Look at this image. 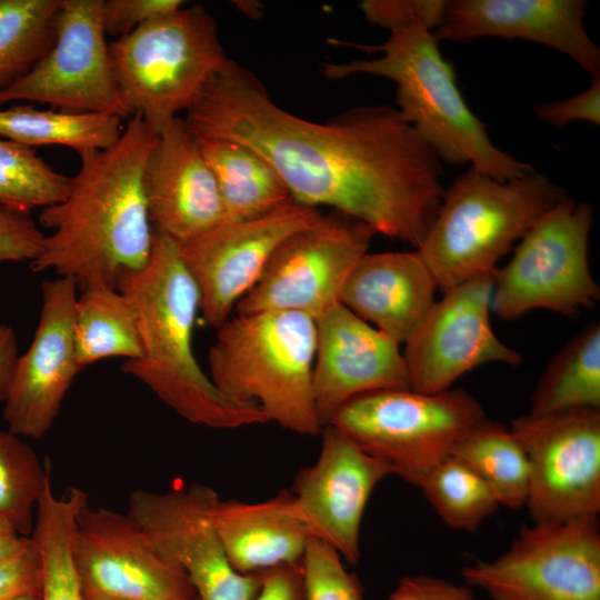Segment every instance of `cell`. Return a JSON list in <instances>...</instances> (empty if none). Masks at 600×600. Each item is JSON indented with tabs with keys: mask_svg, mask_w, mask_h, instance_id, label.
I'll use <instances>...</instances> for the list:
<instances>
[{
	"mask_svg": "<svg viewBox=\"0 0 600 600\" xmlns=\"http://www.w3.org/2000/svg\"><path fill=\"white\" fill-rule=\"evenodd\" d=\"M184 121L198 138L256 151L292 201L329 207L417 249L442 200L443 162L397 108L361 106L326 122L306 120L228 59Z\"/></svg>",
	"mask_w": 600,
	"mask_h": 600,
	"instance_id": "obj_1",
	"label": "cell"
},
{
	"mask_svg": "<svg viewBox=\"0 0 600 600\" xmlns=\"http://www.w3.org/2000/svg\"><path fill=\"white\" fill-rule=\"evenodd\" d=\"M158 136L133 114L116 144L79 156L64 199L39 214L51 232L30 263L34 272L51 270L81 289L96 282L116 286L122 274L147 264L154 230L143 172Z\"/></svg>",
	"mask_w": 600,
	"mask_h": 600,
	"instance_id": "obj_2",
	"label": "cell"
},
{
	"mask_svg": "<svg viewBox=\"0 0 600 600\" xmlns=\"http://www.w3.org/2000/svg\"><path fill=\"white\" fill-rule=\"evenodd\" d=\"M116 287L136 310L141 342V356L121 364L124 373L191 423L223 430L268 423L257 406L221 393L199 366L192 340L200 294L178 243L154 232L147 264Z\"/></svg>",
	"mask_w": 600,
	"mask_h": 600,
	"instance_id": "obj_3",
	"label": "cell"
},
{
	"mask_svg": "<svg viewBox=\"0 0 600 600\" xmlns=\"http://www.w3.org/2000/svg\"><path fill=\"white\" fill-rule=\"evenodd\" d=\"M357 47L379 57L326 63L323 76L337 80L364 73L392 80L397 109L443 163H469L499 181L534 170L491 141L486 126L463 99L454 70L442 57L432 31L414 26L390 32L383 43Z\"/></svg>",
	"mask_w": 600,
	"mask_h": 600,
	"instance_id": "obj_4",
	"label": "cell"
},
{
	"mask_svg": "<svg viewBox=\"0 0 600 600\" xmlns=\"http://www.w3.org/2000/svg\"><path fill=\"white\" fill-rule=\"evenodd\" d=\"M210 380L226 397L257 406L268 422L320 434L313 392L316 320L292 311L237 313L218 327Z\"/></svg>",
	"mask_w": 600,
	"mask_h": 600,
	"instance_id": "obj_5",
	"label": "cell"
},
{
	"mask_svg": "<svg viewBox=\"0 0 600 600\" xmlns=\"http://www.w3.org/2000/svg\"><path fill=\"white\" fill-rule=\"evenodd\" d=\"M564 197L560 187L534 170L499 181L470 167L444 189L417 251L444 292L494 271L514 242Z\"/></svg>",
	"mask_w": 600,
	"mask_h": 600,
	"instance_id": "obj_6",
	"label": "cell"
},
{
	"mask_svg": "<svg viewBox=\"0 0 600 600\" xmlns=\"http://www.w3.org/2000/svg\"><path fill=\"white\" fill-rule=\"evenodd\" d=\"M122 103L158 134L188 111L229 59L200 4L156 18L109 42Z\"/></svg>",
	"mask_w": 600,
	"mask_h": 600,
	"instance_id": "obj_7",
	"label": "cell"
},
{
	"mask_svg": "<svg viewBox=\"0 0 600 600\" xmlns=\"http://www.w3.org/2000/svg\"><path fill=\"white\" fill-rule=\"evenodd\" d=\"M488 417L467 391L450 388L422 393L410 388L361 394L331 420L393 474L417 487L437 463Z\"/></svg>",
	"mask_w": 600,
	"mask_h": 600,
	"instance_id": "obj_8",
	"label": "cell"
},
{
	"mask_svg": "<svg viewBox=\"0 0 600 600\" xmlns=\"http://www.w3.org/2000/svg\"><path fill=\"white\" fill-rule=\"evenodd\" d=\"M593 211L567 196L524 234L510 261L493 271L491 310L516 320L547 309L572 318L591 308L600 288L588 260Z\"/></svg>",
	"mask_w": 600,
	"mask_h": 600,
	"instance_id": "obj_9",
	"label": "cell"
},
{
	"mask_svg": "<svg viewBox=\"0 0 600 600\" xmlns=\"http://www.w3.org/2000/svg\"><path fill=\"white\" fill-rule=\"evenodd\" d=\"M461 574L492 600H600L598 518L522 526L506 552Z\"/></svg>",
	"mask_w": 600,
	"mask_h": 600,
	"instance_id": "obj_10",
	"label": "cell"
},
{
	"mask_svg": "<svg viewBox=\"0 0 600 600\" xmlns=\"http://www.w3.org/2000/svg\"><path fill=\"white\" fill-rule=\"evenodd\" d=\"M510 431L529 461L526 507L533 523L600 513V409L580 408L512 419Z\"/></svg>",
	"mask_w": 600,
	"mask_h": 600,
	"instance_id": "obj_11",
	"label": "cell"
},
{
	"mask_svg": "<svg viewBox=\"0 0 600 600\" xmlns=\"http://www.w3.org/2000/svg\"><path fill=\"white\" fill-rule=\"evenodd\" d=\"M374 234L357 219L336 211L322 214L279 243L236 312L292 311L316 320L340 302L350 271Z\"/></svg>",
	"mask_w": 600,
	"mask_h": 600,
	"instance_id": "obj_12",
	"label": "cell"
},
{
	"mask_svg": "<svg viewBox=\"0 0 600 600\" xmlns=\"http://www.w3.org/2000/svg\"><path fill=\"white\" fill-rule=\"evenodd\" d=\"M219 499L209 486L180 481L163 492L134 490L127 513L186 573L199 600H252L262 573L241 574L230 564L213 521Z\"/></svg>",
	"mask_w": 600,
	"mask_h": 600,
	"instance_id": "obj_13",
	"label": "cell"
},
{
	"mask_svg": "<svg viewBox=\"0 0 600 600\" xmlns=\"http://www.w3.org/2000/svg\"><path fill=\"white\" fill-rule=\"evenodd\" d=\"M102 0H61L54 39L31 71L0 91V104L40 102L76 112L128 118L101 22Z\"/></svg>",
	"mask_w": 600,
	"mask_h": 600,
	"instance_id": "obj_14",
	"label": "cell"
},
{
	"mask_svg": "<svg viewBox=\"0 0 600 600\" xmlns=\"http://www.w3.org/2000/svg\"><path fill=\"white\" fill-rule=\"evenodd\" d=\"M72 556L84 600H197L186 573L168 561L128 513L84 506Z\"/></svg>",
	"mask_w": 600,
	"mask_h": 600,
	"instance_id": "obj_15",
	"label": "cell"
},
{
	"mask_svg": "<svg viewBox=\"0 0 600 600\" xmlns=\"http://www.w3.org/2000/svg\"><path fill=\"white\" fill-rule=\"evenodd\" d=\"M493 271L444 291L404 343L410 389L438 393L490 362L517 366L521 356L498 339L490 323Z\"/></svg>",
	"mask_w": 600,
	"mask_h": 600,
	"instance_id": "obj_16",
	"label": "cell"
},
{
	"mask_svg": "<svg viewBox=\"0 0 600 600\" xmlns=\"http://www.w3.org/2000/svg\"><path fill=\"white\" fill-rule=\"evenodd\" d=\"M321 216L319 209L290 200L263 217L223 221L179 244L199 290L203 321L216 329L224 323L259 281L279 243Z\"/></svg>",
	"mask_w": 600,
	"mask_h": 600,
	"instance_id": "obj_17",
	"label": "cell"
},
{
	"mask_svg": "<svg viewBox=\"0 0 600 600\" xmlns=\"http://www.w3.org/2000/svg\"><path fill=\"white\" fill-rule=\"evenodd\" d=\"M320 433L317 460L297 473L289 490L312 537L329 544L348 563L357 564L368 501L393 470L337 426L330 423Z\"/></svg>",
	"mask_w": 600,
	"mask_h": 600,
	"instance_id": "obj_18",
	"label": "cell"
},
{
	"mask_svg": "<svg viewBox=\"0 0 600 600\" xmlns=\"http://www.w3.org/2000/svg\"><path fill=\"white\" fill-rule=\"evenodd\" d=\"M78 284L67 277L42 283L33 339L19 356L2 418L19 437L42 438L52 427L77 374L73 313Z\"/></svg>",
	"mask_w": 600,
	"mask_h": 600,
	"instance_id": "obj_19",
	"label": "cell"
},
{
	"mask_svg": "<svg viewBox=\"0 0 600 600\" xmlns=\"http://www.w3.org/2000/svg\"><path fill=\"white\" fill-rule=\"evenodd\" d=\"M312 392L322 428L364 393L410 388L400 344L341 302L316 319Z\"/></svg>",
	"mask_w": 600,
	"mask_h": 600,
	"instance_id": "obj_20",
	"label": "cell"
},
{
	"mask_svg": "<svg viewBox=\"0 0 600 600\" xmlns=\"http://www.w3.org/2000/svg\"><path fill=\"white\" fill-rule=\"evenodd\" d=\"M583 0L446 1L436 39H522L556 49L592 77L600 76V49L584 28Z\"/></svg>",
	"mask_w": 600,
	"mask_h": 600,
	"instance_id": "obj_21",
	"label": "cell"
},
{
	"mask_svg": "<svg viewBox=\"0 0 600 600\" xmlns=\"http://www.w3.org/2000/svg\"><path fill=\"white\" fill-rule=\"evenodd\" d=\"M143 190L154 232L178 244L224 221L216 179L183 118L159 133L146 162Z\"/></svg>",
	"mask_w": 600,
	"mask_h": 600,
	"instance_id": "obj_22",
	"label": "cell"
},
{
	"mask_svg": "<svg viewBox=\"0 0 600 600\" xmlns=\"http://www.w3.org/2000/svg\"><path fill=\"white\" fill-rule=\"evenodd\" d=\"M436 280L418 251L366 253L350 271L340 302L399 344L436 302Z\"/></svg>",
	"mask_w": 600,
	"mask_h": 600,
	"instance_id": "obj_23",
	"label": "cell"
},
{
	"mask_svg": "<svg viewBox=\"0 0 600 600\" xmlns=\"http://www.w3.org/2000/svg\"><path fill=\"white\" fill-rule=\"evenodd\" d=\"M213 521L230 564L241 574L301 562L313 538L289 489L257 502L219 499Z\"/></svg>",
	"mask_w": 600,
	"mask_h": 600,
	"instance_id": "obj_24",
	"label": "cell"
},
{
	"mask_svg": "<svg viewBox=\"0 0 600 600\" xmlns=\"http://www.w3.org/2000/svg\"><path fill=\"white\" fill-rule=\"evenodd\" d=\"M198 139L217 182L224 221L257 219L291 200L274 170L249 147L229 140Z\"/></svg>",
	"mask_w": 600,
	"mask_h": 600,
	"instance_id": "obj_25",
	"label": "cell"
},
{
	"mask_svg": "<svg viewBox=\"0 0 600 600\" xmlns=\"http://www.w3.org/2000/svg\"><path fill=\"white\" fill-rule=\"evenodd\" d=\"M73 313V339L81 369L107 358L141 356L136 310L116 286L90 283L80 289Z\"/></svg>",
	"mask_w": 600,
	"mask_h": 600,
	"instance_id": "obj_26",
	"label": "cell"
},
{
	"mask_svg": "<svg viewBox=\"0 0 600 600\" xmlns=\"http://www.w3.org/2000/svg\"><path fill=\"white\" fill-rule=\"evenodd\" d=\"M123 128L122 118L112 113L40 110L29 104L0 110V137L30 148L63 146L79 156L112 147Z\"/></svg>",
	"mask_w": 600,
	"mask_h": 600,
	"instance_id": "obj_27",
	"label": "cell"
},
{
	"mask_svg": "<svg viewBox=\"0 0 600 600\" xmlns=\"http://www.w3.org/2000/svg\"><path fill=\"white\" fill-rule=\"evenodd\" d=\"M88 504L87 494L71 488L62 496L48 481L40 498L30 536L41 562L42 600H84L72 556L77 516Z\"/></svg>",
	"mask_w": 600,
	"mask_h": 600,
	"instance_id": "obj_28",
	"label": "cell"
},
{
	"mask_svg": "<svg viewBox=\"0 0 600 600\" xmlns=\"http://www.w3.org/2000/svg\"><path fill=\"white\" fill-rule=\"evenodd\" d=\"M600 409V323L592 321L549 362L531 396L530 413Z\"/></svg>",
	"mask_w": 600,
	"mask_h": 600,
	"instance_id": "obj_29",
	"label": "cell"
},
{
	"mask_svg": "<svg viewBox=\"0 0 600 600\" xmlns=\"http://www.w3.org/2000/svg\"><path fill=\"white\" fill-rule=\"evenodd\" d=\"M451 456L483 480L500 507H526L529 461L520 442L502 423L486 419L459 441Z\"/></svg>",
	"mask_w": 600,
	"mask_h": 600,
	"instance_id": "obj_30",
	"label": "cell"
},
{
	"mask_svg": "<svg viewBox=\"0 0 600 600\" xmlns=\"http://www.w3.org/2000/svg\"><path fill=\"white\" fill-rule=\"evenodd\" d=\"M61 0H0V91L28 74L50 49Z\"/></svg>",
	"mask_w": 600,
	"mask_h": 600,
	"instance_id": "obj_31",
	"label": "cell"
},
{
	"mask_svg": "<svg viewBox=\"0 0 600 600\" xmlns=\"http://www.w3.org/2000/svg\"><path fill=\"white\" fill-rule=\"evenodd\" d=\"M417 488L440 519L457 530L477 531L500 507L483 480L453 456L432 467Z\"/></svg>",
	"mask_w": 600,
	"mask_h": 600,
	"instance_id": "obj_32",
	"label": "cell"
},
{
	"mask_svg": "<svg viewBox=\"0 0 600 600\" xmlns=\"http://www.w3.org/2000/svg\"><path fill=\"white\" fill-rule=\"evenodd\" d=\"M49 480L48 463L19 436L0 428V517L10 520L23 537L32 534Z\"/></svg>",
	"mask_w": 600,
	"mask_h": 600,
	"instance_id": "obj_33",
	"label": "cell"
},
{
	"mask_svg": "<svg viewBox=\"0 0 600 600\" xmlns=\"http://www.w3.org/2000/svg\"><path fill=\"white\" fill-rule=\"evenodd\" d=\"M70 177L54 170L33 148L0 137V207L30 213L62 201Z\"/></svg>",
	"mask_w": 600,
	"mask_h": 600,
	"instance_id": "obj_34",
	"label": "cell"
},
{
	"mask_svg": "<svg viewBox=\"0 0 600 600\" xmlns=\"http://www.w3.org/2000/svg\"><path fill=\"white\" fill-rule=\"evenodd\" d=\"M302 570L307 600H363L358 577L346 569L333 548L319 539L310 540Z\"/></svg>",
	"mask_w": 600,
	"mask_h": 600,
	"instance_id": "obj_35",
	"label": "cell"
},
{
	"mask_svg": "<svg viewBox=\"0 0 600 600\" xmlns=\"http://www.w3.org/2000/svg\"><path fill=\"white\" fill-rule=\"evenodd\" d=\"M366 19L390 32L420 26L432 32L439 27L443 0H364L358 4Z\"/></svg>",
	"mask_w": 600,
	"mask_h": 600,
	"instance_id": "obj_36",
	"label": "cell"
},
{
	"mask_svg": "<svg viewBox=\"0 0 600 600\" xmlns=\"http://www.w3.org/2000/svg\"><path fill=\"white\" fill-rule=\"evenodd\" d=\"M183 3L181 0H102V27L106 36L120 38L148 21L181 9Z\"/></svg>",
	"mask_w": 600,
	"mask_h": 600,
	"instance_id": "obj_37",
	"label": "cell"
},
{
	"mask_svg": "<svg viewBox=\"0 0 600 600\" xmlns=\"http://www.w3.org/2000/svg\"><path fill=\"white\" fill-rule=\"evenodd\" d=\"M43 239L30 213L0 207V262L31 263L40 254Z\"/></svg>",
	"mask_w": 600,
	"mask_h": 600,
	"instance_id": "obj_38",
	"label": "cell"
},
{
	"mask_svg": "<svg viewBox=\"0 0 600 600\" xmlns=\"http://www.w3.org/2000/svg\"><path fill=\"white\" fill-rule=\"evenodd\" d=\"M537 116L557 128L574 121L600 123V76L592 77L590 86L570 98L547 102L536 108Z\"/></svg>",
	"mask_w": 600,
	"mask_h": 600,
	"instance_id": "obj_39",
	"label": "cell"
},
{
	"mask_svg": "<svg viewBox=\"0 0 600 600\" xmlns=\"http://www.w3.org/2000/svg\"><path fill=\"white\" fill-rule=\"evenodd\" d=\"M41 589L40 557L30 537L14 556L0 561V600Z\"/></svg>",
	"mask_w": 600,
	"mask_h": 600,
	"instance_id": "obj_40",
	"label": "cell"
},
{
	"mask_svg": "<svg viewBox=\"0 0 600 600\" xmlns=\"http://www.w3.org/2000/svg\"><path fill=\"white\" fill-rule=\"evenodd\" d=\"M388 600H478L467 586L426 574L401 578Z\"/></svg>",
	"mask_w": 600,
	"mask_h": 600,
	"instance_id": "obj_41",
	"label": "cell"
},
{
	"mask_svg": "<svg viewBox=\"0 0 600 600\" xmlns=\"http://www.w3.org/2000/svg\"><path fill=\"white\" fill-rule=\"evenodd\" d=\"M261 586L252 600H307L302 561L262 571Z\"/></svg>",
	"mask_w": 600,
	"mask_h": 600,
	"instance_id": "obj_42",
	"label": "cell"
},
{
	"mask_svg": "<svg viewBox=\"0 0 600 600\" xmlns=\"http://www.w3.org/2000/svg\"><path fill=\"white\" fill-rule=\"evenodd\" d=\"M19 356L14 330L0 324V402H4L8 397Z\"/></svg>",
	"mask_w": 600,
	"mask_h": 600,
	"instance_id": "obj_43",
	"label": "cell"
},
{
	"mask_svg": "<svg viewBox=\"0 0 600 600\" xmlns=\"http://www.w3.org/2000/svg\"><path fill=\"white\" fill-rule=\"evenodd\" d=\"M30 537H23L8 519L0 517V561L18 553Z\"/></svg>",
	"mask_w": 600,
	"mask_h": 600,
	"instance_id": "obj_44",
	"label": "cell"
},
{
	"mask_svg": "<svg viewBox=\"0 0 600 600\" xmlns=\"http://www.w3.org/2000/svg\"><path fill=\"white\" fill-rule=\"evenodd\" d=\"M10 600H42L41 599V589L36 591H29L22 594H19Z\"/></svg>",
	"mask_w": 600,
	"mask_h": 600,
	"instance_id": "obj_45",
	"label": "cell"
},
{
	"mask_svg": "<svg viewBox=\"0 0 600 600\" xmlns=\"http://www.w3.org/2000/svg\"><path fill=\"white\" fill-rule=\"evenodd\" d=\"M197 600H199V599H197Z\"/></svg>",
	"mask_w": 600,
	"mask_h": 600,
	"instance_id": "obj_46",
	"label": "cell"
}]
</instances>
